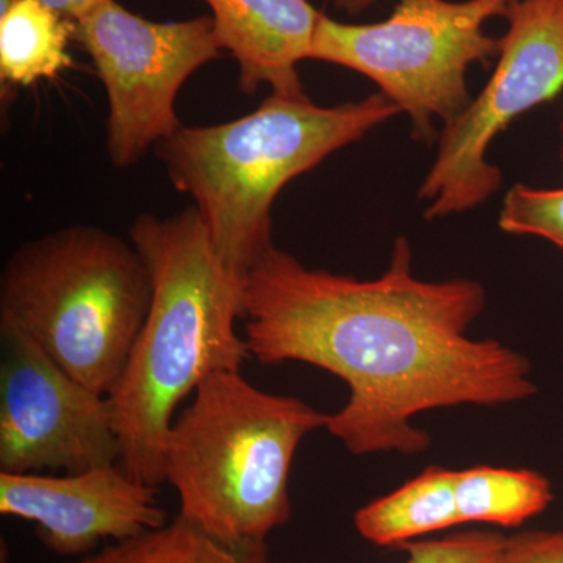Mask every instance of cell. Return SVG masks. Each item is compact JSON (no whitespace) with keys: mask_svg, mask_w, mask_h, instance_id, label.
I'll return each mask as SVG.
<instances>
[{"mask_svg":"<svg viewBox=\"0 0 563 563\" xmlns=\"http://www.w3.org/2000/svg\"><path fill=\"white\" fill-rule=\"evenodd\" d=\"M498 224L506 233L540 236L563 251V188L514 185L504 198Z\"/></svg>","mask_w":563,"mask_h":563,"instance_id":"2e32d148","label":"cell"},{"mask_svg":"<svg viewBox=\"0 0 563 563\" xmlns=\"http://www.w3.org/2000/svg\"><path fill=\"white\" fill-rule=\"evenodd\" d=\"M376 2L377 0H333V7L350 16H358Z\"/></svg>","mask_w":563,"mask_h":563,"instance_id":"ffe728a7","label":"cell"},{"mask_svg":"<svg viewBox=\"0 0 563 563\" xmlns=\"http://www.w3.org/2000/svg\"><path fill=\"white\" fill-rule=\"evenodd\" d=\"M492 563H563V529L510 537Z\"/></svg>","mask_w":563,"mask_h":563,"instance_id":"ac0fdd59","label":"cell"},{"mask_svg":"<svg viewBox=\"0 0 563 563\" xmlns=\"http://www.w3.org/2000/svg\"><path fill=\"white\" fill-rule=\"evenodd\" d=\"M151 298L150 269L131 240L92 224L22 244L0 274V320L103 396L124 372Z\"/></svg>","mask_w":563,"mask_h":563,"instance_id":"5b68a950","label":"cell"},{"mask_svg":"<svg viewBox=\"0 0 563 563\" xmlns=\"http://www.w3.org/2000/svg\"><path fill=\"white\" fill-rule=\"evenodd\" d=\"M76 563H272L254 562L214 542L177 515L163 528L109 543Z\"/></svg>","mask_w":563,"mask_h":563,"instance_id":"9a60e30c","label":"cell"},{"mask_svg":"<svg viewBox=\"0 0 563 563\" xmlns=\"http://www.w3.org/2000/svg\"><path fill=\"white\" fill-rule=\"evenodd\" d=\"M107 96L106 147L118 169L136 165L181 128L177 96L196 70L221 57L213 16L155 22L117 0H98L76 21Z\"/></svg>","mask_w":563,"mask_h":563,"instance_id":"52a82bcc","label":"cell"},{"mask_svg":"<svg viewBox=\"0 0 563 563\" xmlns=\"http://www.w3.org/2000/svg\"><path fill=\"white\" fill-rule=\"evenodd\" d=\"M506 542L501 533L474 531L399 547L409 554L406 563H492Z\"/></svg>","mask_w":563,"mask_h":563,"instance_id":"e0dca14e","label":"cell"},{"mask_svg":"<svg viewBox=\"0 0 563 563\" xmlns=\"http://www.w3.org/2000/svg\"><path fill=\"white\" fill-rule=\"evenodd\" d=\"M76 22L41 0H16L0 11V80L5 87H32L54 80L73 65L69 40Z\"/></svg>","mask_w":563,"mask_h":563,"instance_id":"7c38bea8","label":"cell"},{"mask_svg":"<svg viewBox=\"0 0 563 563\" xmlns=\"http://www.w3.org/2000/svg\"><path fill=\"white\" fill-rule=\"evenodd\" d=\"M120 463L109 398L0 320V472H87Z\"/></svg>","mask_w":563,"mask_h":563,"instance_id":"9c48e42d","label":"cell"},{"mask_svg":"<svg viewBox=\"0 0 563 563\" xmlns=\"http://www.w3.org/2000/svg\"><path fill=\"white\" fill-rule=\"evenodd\" d=\"M553 498L550 481L529 470L484 465L463 470L455 476V501L462 525L517 528L548 509Z\"/></svg>","mask_w":563,"mask_h":563,"instance_id":"5bb4252c","label":"cell"},{"mask_svg":"<svg viewBox=\"0 0 563 563\" xmlns=\"http://www.w3.org/2000/svg\"><path fill=\"white\" fill-rule=\"evenodd\" d=\"M328 421L301 399L254 387L242 372L213 374L166 437L163 474L180 517L233 553L269 562L268 537L291 517L292 459Z\"/></svg>","mask_w":563,"mask_h":563,"instance_id":"277c9868","label":"cell"},{"mask_svg":"<svg viewBox=\"0 0 563 563\" xmlns=\"http://www.w3.org/2000/svg\"><path fill=\"white\" fill-rule=\"evenodd\" d=\"M0 514L35 525L40 542L62 558H85L102 542H124L168 525L157 487L120 465L51 476L0 472Z\"/></svg>","mask_w":563,"mask_h":563,"instance_id":"30bf717a","label":"cell"},{"mask_svg":"<svg viewBox=\"0 0 563 563\" xmlns=\"http://www.w3.org/2000/svg\"><path fill=\"white\" fill-rule=\"evenodd\" d=\"M16 0H0V11H5ZM41 2L46 3L47 7L60 13L62 16L76 22L84 14H87L98 0H41Z\"/></svg>","mask_w":563,"mask_h":563,"instance_id":"d6986e66","label":"cell"},{"mask_svg":"<svg viewBox=\"0 0 563 563\" xmlns=\"http://www.w3.org/2000/svg\"><path fill=\"white\" fill-rule=\"evenodd\" d=\"M492 79L439 139V155L418 198L426 220L465 213L499 190L503 173L487 161L510 122L563 90V0H514Z\"/></svg>","mask_w":563,"mask_h":563,"instance_id":"ba28073f","label":"cell"},{"mask_svg":"<svg viewBox=\"0 0 563 563\" xmlns=\"http://www.w3.org/2000/svg\"><path fill=\"white\" fill-rule=\"evenodd\" d=\"M485 302L479 282L417 279L404 236L373 280L306 268L273 246L244 276V340L262 365L309 363L347 384L350 401L325 429L351 454H420L431 437L415 415L537 391L520 352L466 335Z\"/></svg>","mask_w":563,"mask_h":563,"instance_id":"6da1fadb","label":"cell"},{"mask_svg":"<svg viewBox=\"0 0 563 563\" xmlns=\"http://www.w3.org/2000/svg\"><path fill=\"white\" fill-rule=\"evenodd\" d=\"M129 240L152 279L150 310L109 398L120 463L133 479L165 483L163 451L177 409L221 372H242L251 357L236 332L244 279L214 250L195 207L141 213Z\"/></svg>","mask_w":563,"mask_h":563,"instance_id":"7a4b0ae2","label":"cell"},{"mask_svg":"<svg viewBox=\"0 0 563 563\" xmlns=\"http://www.w3.org/2000/svg\"><path fill=\"white\" fill-rule=\"evenodd\" d=\"M455 476L457 472L431 466L398 490L362 507L354 517L355 528L368 542L391 547L462 525Z\"/></svg>","mask_w":563,"mask_h":563,"instance_id":"4fadbf2b","label":"cell"},{"mask_svg":"<svg viewBox=\"0 0 563 563\" xmlns=\"http://www.w3.org/2000/svg\"><path fill=\"white\" fill-rule=\"evenodd\" d=\"M399 113L383 92L335 107L272 92L236 120L181 125L155 155L192 199L222 262L244 279L274 246L273 203L285 185Z\"/></svg>","mask_w":563,"mask_h":563,"instance_id":"3957f363","label":"cell"},{"mask_svg":"<svg viewBox=\"0 0 563 563\" xmlns=\"http://www.w3.org/2000/svg\"><path fill=\"white\" fill-rule=\"evenodd\" d=\"M561 135H562L561 161L563 163V117H562V121H561Z\"/></svg>","mask_w":563,"mask_h":563,"instance_id":"44dd1931","label":"cell"},{"mask_svg":"<svg viewBox=\"0 0 563 563\" xmlns=\"http://www.w3.org/2000/svg\"><path fill=\"white\" fill-rule=\"evenodd\" d=\"M222 51L239 65V88L303 98L298 65L309 60L320 11L309 0H206Z\"/></svg>","mask_w":563,"mask_h":563,"instance_id":"8fae6325","label":"cell"},{"mask_svg":"<svg viewBox=\"0 0 563 563\" xmlns=\"http://www.w3.org/2000/svg\"><path fill=\"white\" fill-rule=\"evenodd\" d=\"M514 0H398L388 20L344 24L321 14L309 60L332 63L368 77L409 114L412 135L435 140L433 120L450 124L468 109L466 70L490 65L499 40L484 27L506 18Z\"/></svg>","mask_w":563,"mask_h":563,"instance_id":"8992f818","label":"cell"}]
</instances>
